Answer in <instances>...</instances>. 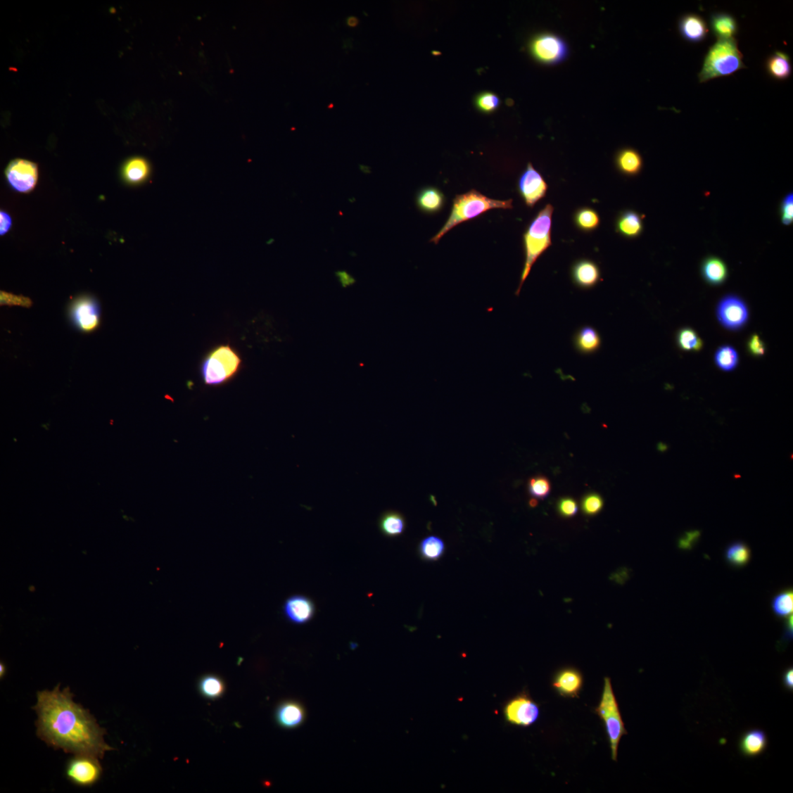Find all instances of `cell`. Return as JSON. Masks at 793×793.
I'll list each match as a JSON object with an SVG mask.
<instances>
[{
    "mask_svg": "<svg viewBox=\"0 0 793 793\" xmlns=\"http://www.w3.org/2000/svg\"><path fill=\"white\" fill-rule=\"evenodd\" d=\"M379 526L383 535L395 538L404 533L406 530L407 522L400 513L390 511L382 514L379 521Z\"/></svg>",
    "mask_w": 793,
    "mask_h": 793,
    "instance_id": "26",
    "label": "cell"
},
{
    "mask_svg": "<svg viewBox=\"0 0 793 793\" xmlns=\"http://www.w3.org/2000/svg\"><path fill=\"white\" fill-rule=\"evenodd\" d=\"M307 718V712L303 704L295 700H286L277 707L275 719L279 727L293 730L300 727Z\"/></svg>",
    "mask_w": 793,
    "mask_h": 793,
    "instance_id": "15",
    "label": "cell"
},
{
    "mask_svg": "<svg viewBox=\"0 0 793 793\" xmlns=\"http://www.w3.org/2000/svg\"><path fill=\"white\" fill-rule=\"evenodd\" d=\"M615 164L621 174L628 177H635L642 171L644 162L637 150L624 148L618 151Z\"/></svg>",
    "mask_w": 793,
    "mask_h": 793,
    "instance_id": "20",
    "label": "cell"
},
{
    "mask_svg": "<svg viewBox=\"0 0 793 793\" xmlns=\"http://www.w3.org/2000/svg\"><path fill=\"white\" fill-rule=\"evenodd\" d=\"M242 363L239 353L232 346L229 344L217 345L202 361L201 377L206 386H222L239 374Z\"/></svg>",
    "mask_w": 793,
    "mask_h": 793,
    "instance_id": "4",
    "label": "cell"
},
{
    "mask_svg": "<svg viewBox=\"0 0 793 793\" xmlns=\"http://www.w3.org/2000/svg\"><path fill=\"white\" fill-rule=\"evenodd\" d=\"M0 669H1L0 670V673H1V678H3L6 673V667L4 666V665L1 664V666H0Z\"/></svg>",
    "mask_w": 793,
    "mask_h": 793,
    "instance_id": "46",
    "label": "cell"
},
{
    "mask_svg": "<svg viewBox=\"0 0 793 793\" xmlns=\"http://www.w3.org/2000/svg\"><path fill=\"white\" fill-rule=\"evenodd\" d=\"M745 68L736 39H718L708 50L699 80L700 82H706L718 77L732 75Z\"/></svg>",
    "mask_w": 793,
    "mask_h": 793,
    "instance_id": "5",
    "label": "cell"
},
{
    "mask_svg": "<svg viewBox=\"0 0 793 793\" xmlns=\"http://www.w3.org/2000/svg\"><path fill=\"white\" fill-rule=\"evenodd\" d=\"M711 27L718 39H735L738 32L736 20L729 13H716L711 15Z\"/></svg>",
    "mask_w": 793,
    "mask_h": 793,
    "instance_id": "25",
    "label": "cell"
},
{
    "mask_svg": "<svg viewBox=\"0 0 793 793\" xmlns=\"http://www.w3.org/2000/svg\"><path fill=\"white\" fill-rule=\"evenodd\" d=\"M37 735L49 746L75 755L86 754L103 759L113 750L104 740L106 730L81 705L73 701L69 688L39 692Z\"/></svg>",
    "mask_w": 793,
    "mask_h": 793,
    "instance_id": "1",
    "label": "cell"
},
{
    "mask_svg": "<svg viewBox=\"0 0 793 793\" xmlns=\"http://www.w3.org/2000/svg\"><path fill=\"white\" fill-rule=\"evenodd\" d=\"M583 679L581 673L576 668H568L562 670L554 679L552 686L564 697H578L583 687Z\"/></svg>",
    "mask_w": 793,
    "mask_h": 793,
    "instance_id": "16",
    "label": "cell"
},
{
    "mask_svg": "<svg viewBox=\"0 0 793 793\" xmlns=\"http://www.w3.org/2000/svg\"><path fill=\"white\" fill-rule=\"evenodd\" d=\"M6 175L14 190L28 193L35 188L37 183L38 167L34 163L18 159L8 165Z\"/></svg>",
    "mask_w": 793,
    "mask_h": 793,
    "instance_id": "13",
    "label": "cell"
},
{
    "mask_svg": "<svg viewBox=\"0 0 793 793\" xmlns=\"http://www.w3.org/2000/svg\"><path fill=\"white\" fill-rule=\"evenodd\" d=\"M781 222L785 226L793 222V195L787 194L782 200L780 208Z\"/></svg>",
    "mask_w": 793,
    "mask_h": 793,
    "instance_id": "39",
    "label": "cell"
},
{
    "mask_svg": "<svg viewBox=\"0 0 793 793\" xmlns=\"http://www.w3.org/2000/svg\"><path fill=\"white\" fill-rule=\"evenodd\" d=\"M750 558L751 550L744 543H734L725 551V559L733 566H744L749 563Z\"/></svg>",
    "mask_w": 793,
    "mask_h": 793,
    "instance_id": "34",
    "label": "cell"
},
{
    "mask_svg": "<svg viewBox=\"0 0 793 793\" xmlns=\"http://www.w3.org/2000/svg\"><path fill=\"white\" fill-rule=\"evenodd\" d=\"M571 274L573 282L582 289L592 288L601 280L598 265L590 260L577 261L572 265Z\"/></svg>",
    "mask_w": 793,
    "mask_h": 793,
    "instance_id": "17",
    "label": "cell"
},
{
    "mask_svg": "<svg viewBox=\"0 0 793 793\" xmlns=\"http://www.w3.org/2000/svg\"><path fill=\"white\" fill-rule=\"evenodd\" d=\"M97 759L91 755H76L67 766L66 774L69 780L81 787L96 784L103 773Z\"/></svg>",
    "mask_w": 793,
    "mask_h": 793,
    "instance_id": "10",
    "label": "cell"
},
{
    "mask_svg": "<svg viewBox=\"0 0 793 793\" xmlns=\"http://www.w3.org/2000/svg\"><path fill=\"white\" fill-rule=\"evenodd\" d=\"M443 193L435 187L421 189L416 198L418 209L424 213L433 215L440 212L445 205Z\"/></svg>",
    "mask_w": 793,
    "mask_h": 793,
    "instance_id": "22",
    "label": "cell"
},
{
    "mask_svg": "<svg viewBox=\"0 0 793 793\" xmlns=\"http://www.w3.org/2000/svg\"><path fill=\"white\" fill-rule=\"evenodd\" d=\"M518 191L526 206L533 208L546 196L548 184L543 176L529 163L519 179Z\"/></svg>",
    "mask_w": 793,
    "mask_h": 793,
    "instance_id": "12",
    "label": "cell"
},
{
    "mask_svg": "<svg viewBox=\"0 0 793 793\" xmlns=\"http://www.w3.org/2000/svg\"><path fill=\"white\" fill-rule=\"evenodd\" d=\"M715 362L721 369L729 372L738 365L739 357L737 350L730 345L719 348L715 354Z\"/></svg>",
    "mask_w": 793,
    "mask_h": 793,
    "instance_id": "32",
    "label": "cell"
},
{
    "mask_svg": "<svg viewBox=\"0 0 793 793\" xmlns=\"http://www.w3.org/2000/svg\"><path fill=\"white\" fill-rule=\"evenodd\" d=\"M768 75L776 80H787L792 74V64L789 56L782 52H775L770 56L766 63Z\"/></svg>",
    "mask_w": 793,
    "mask_h": 793,
    "instance_id": "27",
    "label": "cell"
},
{
    "mask_svg": "<svg viewBox=\"0 0 793 793\" xmlns=\"http://www.w3.org/2000/svg\"><path fill=\"white\" fill-rule=\"evenodd\" d=\"M506 721L518 727L528 728L539 718L538 705L528 695L522 694L510 700L504 707Z\"/></svg>",
    "mask_w": 793,
    "mask_h": 793,
    "instance_id": "11",
    "label": "cell"
},
{
    "mask_svg": "<svg viewBox=\"0 0 793 793\" xmlns=\"http://www.w3.org/2000/svg\"><path fill=\"white\" fill-rule=\"evenodd\" d=\"M573 345L579 353L588 355L599 350L602 345L601 336L596 329L583 326L573 336Z\"/></svg>",
    "mask_w": 793,
    "mask_h": 793,
    "instance_id": "24",
    "label": "cell"
},
{
    "mask_svg": "<svg viewBox=\"0 0 793 793\" xmlns=\"http://www.w3.org/2000/svg\"><path fill=\"white\" fill-rule=\"evenodd\" d=\"M69 317L74 326L84 333H91L100 324V307L91 296L82 295L70 303Z\"/></svg>",
    "mask_w": 793,
    "mask_h": 793,
    "instance_id": "8",
    "label": "cell"
},
{
    "mask_svg": "<svg viewBox=\"0 0 793 793\" xmlns=\"http://www.w3.org/2000/svg\"><path fill=\"white\" fill-rule=\"evenodd\" d=\"M616 229L624 238L637 239L644 231L643 218L633 210L623 211L616 219Z\"/></svg>",
    "mask_w": 793,
    "mask_h": 793,
    "instance_id": "21",
    "label": "cell"
},
{
    "mask_svg": "<svg viewBox=\"0 0 793 793\" xmlns=\"http://www.w3.org/2000/svg\"><path fill=\"white\" fill-rule=\"evenodd\" d=\"M1 305L29 307L32 305V302L29 298H27L25 297L14 296L10 293L2 292Z\"/></svg>",
    "mask_w": 793,
    "mask_h": 793,
    "instance_id": "42",
    "label": "cell"
},
{
    "mask_svg": "<svg viewBox=\"0 0 793 793\" xmlns=\"http://www.w3.org/2000/svg\"><path fill=\"white\" fill-rule=\"evenodd\" d=\"M445 551V545L440 538L429 536L421 542L419 552L421 559L433 562L441 558Z\"/></svg>",
    "mask_w": 793,
    "mask_h": 793,
    "instance_id": "30",
    "label": "cell"
},
{
    "mask_svg": "<svg viewBox=\"0 0 793 793\" xmlns=\"http://www.w3.org/2000/svg\"><path fill=\"white\" fill-rule=\"evenodd\" d=\"M346 25L349 27H356L360 25V20L354 15H350L346 20Z\"/></svg>",
    "mask_w": 793,
    "mask_h": 793,
    "instance_id": "45",
    "label": "cell"
},
{
    "mask_svg": "<svg viewBox=\"0 0 793 793\" xmlns=\"http://www.w3.org/2000/svg\"><path fill=\"white\" fill-rule=\"evenodd\" d=\"M782 684L785 688L792 692L793 690V668H787L782 674Z\"/></svg>",
    "mask_w": 793,
    "mask_h": 793,
    "instance_id": "43",
    "label": "cell"
},
{
    "mask_svg": "<svg viewBox=\"0 0 793 793\" xmlns=\"http://www.w3.org/2000/svg\"><path fill=\"white\" fill-rule=\"evenodd\" d=\"M768 747V738L761 730L754 729L742 734L738 748L742 755L754 758L763 754Z\"/></svg>",
    "mask_w": 793,
    "mask_h": 793,
    "instance_id": "18",
    "label": "cell"
},
{
    "mask_svg": "<svg viewBox=\"0 0 793 793\" xmlns=\"http://www.w3.org/2000/svg\"><path fill=\"white\" fill-rule=\"evenodd\" d=\"M603 505V499L596 493L588 494L582 500V509L587 516L597 515L602 511Z\"/></svg>",
    "mask_w": 793,
    "mask_h": 793,
    "instance_id": "38",
    "label": "cell"
},
{
    "mask_svg": "<svg viewBox=\"0 0 793 793\" xmlns=\"http://www.w3.org/2000/svg\"><path fill=\"white\" fill-rule=\"evenodd\" d=\"M529 49L533 58L545 65L558 64L564 61L569 53L566 42L550 32L535 36L530 42Z\"/></svg>",
    "mask_w": 793,
    "mask_h": 793,
    "instance_id": "7",
    "label": "cell"
},
{
    "mask_svg": "<svg viewBox=\"0 0 793 793\" xmlns=\"http://www.w3.org/2000/svg\"><path fill=\"white\" fill-rule=\"evenodd\" d=\"M704 281L712 286H719L727 281L729 272L727 264L721 258L711 256L704 260L701 267Z\"/></svg>",
    "mask_w": 793,
    "mask_h": 793,
    "instance_id": "23",
    "label": "cell"
},
{
    "mask_svg": "<svg viewBox=\"0 0 793 793\" xmlns=\"http://www.w3.org/2000/svg\"><path fill=\"white\" fill-rule=\"evenodd\" d=\"M150 167L148 162L142 158L129 159L123 167L122 174L125 180L130 184H139L148 176Z\"/></svg>",
    "mask_w": 793,
    "mask_h": 793,
    "instance_id": "28",
    "label": "cell"
},
{
    "mask_svg": "<svg viewBox=\"0 0 793 793\" xmlns=\"http://www.w3.org/2000/svg\"><path fill=\"white\" fill-rule=\"evenodd\" d=\"M749 353L754 357H761L765 355L766 347L764 342L757 334H753L747 343Z\"/></svg>",
    "mask_w": 793,
    "mask_h": 793,
    "instance_id": "40",
    "label": "cell"
},
{
    "mask_svg": "<svg viewBox=\"0 0 793 793\" xmlns=\"http://www.w3.org/2000/svg\"><path fill=\"white\" fill-rule=\"evenodd\" d=\"M333 107H334V106H333L332 104H331V105H330V106H329V108H333Z\"/></svg>",
    "mask_w": 793,
    "mask_h": 793,
    "instance_id": "48",
    "label": "cell"
},
{
    "mask_svg": "<svg viewBox=\"0 0 793 793\" xmlns=\"http://www.w3.org/2000/svg\"><path fill=\"white\" fill-rule=\"evenodd\" d=\"M1 234H5L10 229L11 226V219L10 216L6 212H1Z\"/></svg>",
    "mask_w": 793,
    "mask_h": 793,
    "instance_id": "44",
    "label": "cell"
},
{
    "mask_svg": "<svg viewBox=\"0 0 793 793\" xmlns=\"http://www.w3.org/2000/svg\"><path fill=\"white\" fill-rule=\"evenodd\" d=\"M475 103L477 109L482 113H492L498 109L500 100L495 94L486 91L476 96Z\"/></svg>",
    "mask_w": 793,
    "mask_h": 793,
    "instance_id": "37",
    "label": "cell"
},
{
    "mask_svg": "<svg viewBox=\"0 0 793 793\" xmlns=\"http://www.w3.org/2000/svg\"><path fill=\"white\" fill-rule=\"evenodd\" d=\"M198 690L204 697L215 700L224 695L226 685L222 678L214 674H208L199 680Z\"/></svg>",
    "mask_w": 793,
    "mask_h": 793,
    "instance_id": "29",
    "label": "cell"
},
{
    "mask_svg": "<svg viewBox=\"0 0 793 793\" xmlns=\"http://www.w3.org/2000/svg\"><path fill=\"white\" fill-rule=\"evenodd\" d=\"M530 505L532 506V507H535V506H536V505H537L536 500H534V499L531 500V502H530Z\"/></svg>",
    "mask_w": 793,
    "mask_h": 793,
    "instance_id": "47",
    "label": "cell"
},
{
    "mask_svg": "<svg viewBox=\"0 0 793 793\" xmlns=\"http://www.w3.org/2000/svg\"><path fill=\"white\" fill-rule=\"evenodd\" d=\"M598 212L590 208L578 209L573 215V222L583 231L590 232L596 230L600 225Z\"/></svg>",
    "mask_w": 793,
    "mask_h": 793,
    "instance_id": "31",
    "label": "cell"
},
{
    "mask_svg": "<svg viewBox=\"0 0 793 793\" xmlns=\"http://www.w3.org/2000/svg\"><path fill=\"white\" fill-rule=\"evenodd\" d=\"M679 30L683 38L691 43L704 41L709 32L704 20L697 14H686L680 20Z\"/></svg>",
    "mask_w": 793,
    "mask_h": 793,
    "instance_id": "19",
    "label": "cell"
},
{
    "mask_svg": "<svg viewBox=\"0 0 793 793\" xmlns=\"http://www.w3.org/2000/svg\"><path fill=\"white\" fill-rule=\"evenodd\" d=\"M558 509L563 517L571 518L576 515L578 507L575 500L570 497H565L559 501Z\"/></svg>",
    "mask_w": 793,
    "mask_h": 793,
    "instance_id": "41",
    "label": "cell"
},
{
    "mask_svg": "<svg viewBox=\"0 0 793 793\" xmlns=\"http://www.w3.org/2000/svg\"><path fill=\"white\" fill-rule=\"evenodd\" d=\"M595 712L604 723L610 742L612 759L617 761L620 740L628 732L620 713L611 680L609 678H604L602 698Z\"/></svg>",
    "mask_w": 793,
    "mask_h": 793,
    "instance_id": "6",
    "label": "cell"
},
{
    "mask_svg": "<svg viewBox=\"0 0 793 793\" xmlns=\"http://www.w3.org/2000/svg\"><path fill=\"white\" fill-rule=\"evenodd\" d=\"M513 208L512 199L505 201L493 199L475 189L457 195L453 199L452 208L446 223L430 243L437 245L443 236L454 227L486 212L494 209L512 210Z\"/></svg>",
    "mask_w": 793,
    "mask_h": 793,
    "instance_id": "2",
    "label": "cell"
},
{
    "mask_svg": "<svg viewBox=\"0 0 793 793\" xmlns=\"http://www.w3.org/2000/svg\"><path fill=\"white\" fill-rule=\"evenodd\" d=\"M717 317L723 327L730 331L744 328L749 322V312L745 301L735 295L723 297L717 307Z\"/></svg>",
    "mask_w": 793,
    "mask_h": 793,
    "instance_id": "9",
    "label": "cell"
},
{
    "mask_svg": "<svg viewBox=\"0 0 793 793\" xmlns=\"http://www.w3.org/2000/svg\"><path fill=\"white\" fill-rule=\"evenodd\" d=\"M283 611L286 618L294 624H305L315 614V605L308 597L302 595L292 596L284 604Z\"/></svg>",
    "mask_w": 793,
    "mask_h": 793,
    "instance_id": "14",
    "label": "cell"
},
{
    "mask_svg": "<svg viewBox=\"0 0 793 793\" xmlns=\"http://www.w3.org/2000/svg\"><path fill=\"white\" fill-rule=\"evenodd\" d=\"M677 342L679 348L686 352L700 351L704 343L695 330L691 328H683L678 331Z\"/></svg>",
    "mask_w": 793,
    "mask_h": 793,
    "instance_id": "33",
    "label": "cell"
},
{
    "mask_svg": "<svg viewBox=\"0 0 793 793\" xmlns=\"http://www.w3.org/2000/svg\"><path fill=\"white\" fill-rule=\"evenodd\" d=\"M553 212V206L550 204L547 205L538 212L523 234L526 260L516 293V296L519 295L523 284L529 276L533 265L552 245L551 229Z\"/></svg>",
    "mask_w": 793,
    "mask_h": 793,
    "instance_id": "3",
    "label": "cell"
},
{
    "mask_svg": "<svg viewBox=\"0 0 793 793\" xmlns=\"http://www.w3.org/2000/svg\"><path fill=\"white\" fill-rule=\"evenodd\" d=\"M772 609L775 614L779 617H787L793 611V594L792 590H787L775 597L772 602Z\"/></svg>",
    "mask_w": 793,
    "mask_h": 793,
    "instance_id": "35",
    "label": "cell"
},
{
    "mask_svg": "<svg viewBox=\"0 0 793 793\" xmlns=\"http://www.w3.org/2000/svg\"><path fill=\"white\" fill-rule=\"evenodd\" d=\"M528 490L535 499L544 500L550 494L551 484L546 477L536 476L529 481Z\"/></svg>",
    "mask_w": 793,
    "mask_h": 793,
    "instance_id": "36",
    "label": "cell"
}]
</instances>
